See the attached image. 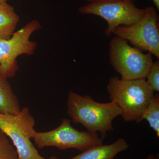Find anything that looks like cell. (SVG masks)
I'll use <instances>...</instances> for the list:
<instances>
[{
	"instance_id": "9",
	"label": "cell",
	"mask_w": 159,
	"mask_h": 159,
	"mask_svg": "<svg viewBox=\"0 0 159 159\" xmlns=\"http://www.w3.org/2000/svg\"><path fill=\"white\" fill-rule=\"evenodd\" d=\"M129 147L125 139L120 138L109 145L94 146L70 159H114L118 154L127 150Z\"/></svg>"
},
{
	"instance_id": "12",
	"label": "cell",
	"mask_w": 159,
	"mask_h": 159,
	"mask_svg": "<svg viewBox=\"0 0 159 159\" xmlns=\"http://www.w3.org/2000/svg\"><path fill=\"white\" fill-rule=\"evenodd\" d=\"M146 119L151 127L156 132L159 137V94L154 95L145 109L139 123Z\"/></svg>"
},
{
	"instance_id": "19",
	"label": "cell",
	"mask_w": 159,
	"mask_h": 159,
	"mask_svg": "<svg viewBox=\"0 0 159 159\" xmlns=\"http://www.w3.org/2000/svg\"><path fill=\"white\" fill-rule=\"evenodd\" d=\"M58 159L57 158V157H54V156H52L50 158V159Z\"/></svg>"
},
{
	"instance_id": "13",
	"label": "cell",
	"mask_w": 159,
	"mask_h": 159,
	"mask_svg": "<svg viewBox=\"0 0 159 159\" xmlns=\"http://www.w3.org/2000/svg\"><path fill=\"white\" fill-rule=\"evenodd\" d=\"M0 159H20L16 149L0 129Z\"/></svg>"
},
{
	"instance_id": "2",
	"label": "cell",
	"mask_w": 159,
	"mask_h": 159,
	"mask_svg": "<svg viewBox=\"0 0 159 159\" xmlns=\"http://www.w3.org/2000/svg\"><path fill=\"white\" fill-rule=\"evenodd\" d=\"M107 89L111 101L120 107L121 116L126 122L139 123L154 96L145 79L125 80L114 76L109 80Z\"/></svg>"
},
{
	"instance_id": "10",
	"label": "cell",
	"mask_w": 159,
	"mask_h": 159,
	"mask_svg": "<svg viewBox=\"0 0 159 159\" xmlns=\"http://www.w3.org/2000/svg\"><path fill=\"white\" fill-rule=\"evenodd\" d=\"M7 79L0 75V113L14 115L19 112L21 108Z\"/></svg>"
},
{
	"instance_id": "11",
	"label": "cell",
	"mask_w": 159,
	"mask_h": 159,
	"mask_svg": "<svg viewBox=\"0 0 159 159\" xmlns=\"http://www.w3.org/2000/svg\"><path fill=\"white\" fill-rule=\"evenodd\" d=\"M19 21L13 6L7 2L0 4V39L10 38Z\"/></svg>"
},
{
	"instance_id": "18",
	"label": "cell",
	"mask_w": 159,
	"mask_h": 159,
	"mask_svg": "<svg viewBox=\"0 0 159 159\" xmlns=\"http://www.w3.org/2000/svg\"><path fill=\"white\" fill-rule=\"evenodd\" d=\"M7 0H0V4L7 2Z\"/></svg>"
},
{
	"instance_id": "8",
	"label": "cell",
	"mask_w": 159,
	"mask_h": 159,
	"mask_svg": "<svg viewBox=\"0 0 159 159\" xmlns=\"http://www.w3.org/2000/svg\"><path fill=\"white\" fill-rule=\"evenodd\" d=\"M141 20L129 26H118L113 34L126 40L133 47L148 51L159 59V15L153 7H147Z\"/></svg>"
},
{
	"instance_id": "7",
	"label": "cell",
	"mask_w": 159,
	"mask_h": 159,
	"mask_svg": "<svg viewBox=\"0 0 159 159\" xmlns=\"http://www.w3.org/2000/svg\"><path fill=\"white\" fill-rule=\"evenodd\" d=\"M42 28L38 20L29 22L15 31L9 39H0V75L6 78L14 77L18 70L16 58L21 55L34 54L37 43L30 40L31 35Z\"/></svg>"
},
{
	"instance_id": "17",
	"label": "cell",
	"mask_w": 159,
	"mask_h": 159,
	"mask_svg": "<svg viewBox=\"0 0 159 159\" xmlns=\"http://www.w3.org/2000/svg\"><path fill=\"white\" fill-rule=\"evenodd\" d=\"M87 2L89 3L92 2H93V1H96V0H85ZM124 1H127V2H131L134 3V1L135 0H124Z\"/></svg>"
},
{
	"instance_id": "1",
	"label": "cell",
	"mask_w": 159,
	"mask_h": 159,
	"mask_svg": "<svg viewBox=\"0 0 159 159\" xmlns=\"http://www.w3.org/2000/svg\"><path fill=\"white\" fill-rule=\"evenodd\" d=\"M67 114L72 122L82 125L89 131L99 132L103 140L114 130L113 121L122 114L116 102H96L89 95L81 96L70 90L67 99Z\"/></svg>"
},
{
	"instance_id": "5",
	"label": "cell",
	"mask_w": 159,
	"mask_h": 159,
	"mask_svg": "<svg viewBox=\"0 0 159 159\" xmlns=\"http://www.w3.org/2000/svg\"><path fill=\"white\" fill-rule=\"evenodd\" d=\"M70 119H64L60 125L53 130L34 133L33 140L38 148L54 147L59 150L74 148L84 151L102 145L103 140L98 133L79 131L71 125Z\"/></svg>"
},
{
	"instance_id": "15",
	"label": "cell",
	"mask_w": 159,
	"mask_h": 159,
	"mask_svg": "<svg viewBox=\"0 0 159 159\" xmlns=\"http://www.w3.org/2000/svg\"><path fill=\"white\" fill-rule=\"evenodd\" d=\"M146 159H159V155L156 154L155 155L153 154H151L147 157Z\"/></svg>"
},
{
	"instance_id": "6",
	"label": "cell",
	"mask_w": 159,
	"mask_h": 159,
	"mask_svg": "<svg viewBox=\"0 0 159 159\" xmlns=\"http://www.w3.org/2000/svg\"><path fill=\"white\" fill-rule=\"evenodd\" d=\"M78 11L80 14L94 15L105 20L107 24L105 34L110 36L118 26L130 25L141 20L146 9H139L134 3L124 0H96L80 6Z\"/></svg>"
},
{
	"instance_id": "14",
	"label": "cell",
	"mask_w": 159,
	"mask_h": 159,
	"mask_svg": "<svg viewBox=\"0 0 159 159\" xmlns=\"http://www.w3.org/2000/svg\"><path fill=\"white\" fill-rule=\"evenodd\" d=\"M146 78L147 83L154 92H159V60L153 62Z\"/></svg>"
},
{
	"instance_id": "4",
	"label": "cell",
	"mask_w": 159,
	"mask_h": 159,
	"mask_svg": "<svg viewBox=\"0 0 159 159\" xmlns=\"http://www.w3.org/2000/svg\"><path fill=\"white\" fill-rule=\"evenodd\" d=\"M35 121L27 107L14 115L0 113V129L13 142L20 159H46L33 143Z\"/></svg>"
},
{
	"instance_id": "16",
	"label": "cell",
	"mask_w": 159,
	"mask_h": 159,
	"mask_svg": "<svg viewBox=\"0 0 159 159\" xmlns=\"http://www.w3.org/2000/svg\"><path fill=\"white\" fill-rule=\"evenodd\" d=\"M158 10H159V0H152Z\"/></svg>"
},
{
	"instance_id": "3",
	"label": "cell",
	"mask_w": 159,
	"mask_h": 159,
	"mask_svg": "<svg viewBox=\"0 0 159 159\" xmlns=\"http://www.w3.org/2000/svg\"><path fill=\"white\" fill-rule=\"evenodd\" d=\"M126 40L116 36L109 44L111 65L121 75V79L128 80L146 79L153 61L152 54L129 44Z\"/></svg>"
}]
</instances>
